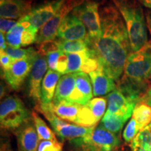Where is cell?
Segmentation results:
<instances>
[{
	"instance_id": "22",
	"label": "cell",
	"mask_w": 151,
	"mask_h": 151,
	"mask_svg": "<svg viewBox=\"0 0 151 151\" xmlns=\"http://www.w3.org/2000/svg\"><path fill=\"white\" fill-rule=\"evenodd\" d=\"M82 106L65 100L60 101L57 104H52V110L55 114L62 120L75 124L79 111Z\"/></svg>"
},
{
	"instance_id": "12",
	"label": "cell",
	"mask_w": 151,
	"mask_h": 151,
	"mask_svg": "<svg viewBox=\"0 0 151 151\" xmlns=\"http://www.w3.org/2000/svg\"><path fill=\"white\" fill-rule=\"evenodd\" d=\"M57 37L62 40H87L88 34L86 26L79 19L72 14H69L60 24Z\"/></svg>"
},
{
	"instance_id": "26",
	"label": "cell",
	"mask_w": 151,
	"mask_h": 151,
	"mask_svg": "<svg viewBox=\"0 0 151 151\" xmlns=\"http://www.w3.org/2000/svg\"><path fill=\"white\" fill-rule=\"evenodd\" d=\"M132 118L134 119L140 129H143L151 122V107L145 103L138 102L134 109Z\"/></svg>"
},
{
	"instance_id": "28",
	"label": "cell",
	"mask_w": 151,
	"mask_h": 151,
	"mask_svg": "<svg viewBox=\"0 0 151 151\" xmlns=\"http://www.w3.org/2000/svg\"><path fill=\"white\" fill-rule=\"evenodd\" d=\"M88 55V50L86 51L67 54L68 66L65 74L81 72V67Z\"/></svg>"
},
{
	"instance_id": "41",
	"label": "cell",
	"mask_w": 151,
	"mask_h": 151,
	"mask_svg": "<svg viewBox=\"0 0 151 151\" xmlns=\"http://www.w3.org/2000/svg\"><path fill=\"white\" fill-rule=\"evenodd\" d=\"M146 22H147V26H148V28L151 35V11H147Z\"/></svg>"
},
{
	"instance_id": "18",
	"label": "cell",
	"mask_w": 151,
	"mask_h": 151,
	"mask_svg": "<svg viewBox=\"0 0 151 151\" xmlns=\"http://www.w3.org/2000/svg\"><path fill=\"white\" fill-rule=\"evenodd\" d=\"M89 75L91 79L94 97L105 95L116 90V86L114 80L106 74L100 66L98 69L90 73Z\"/></svg>"
},
{
	"instance_id": "21",
	"label": "cell",
	"mask_w": 151,
	"mask_h": 151,
	"mask_svg": "<svg viewBox=\"0 0 151 151\" xmlns=\"http://www.w3.org/2000/svg\"><path fill=\"white\" fill-rule=\"evenodd\" d=\"M61 73L48 69L41 85V103H52L58 81L61 78Z\"/></svg>"
},
{
	"instance_id": "42",
	"label": "cell",
	"mask_w": 151,
	"mask_h": 151,
	"mask_svg": "<svg viewBox=\"0 0 151 151\" xmlns=\"http://www.w3.org/2000/svg\"><path fill=\"white\" fill-rule=\"evenodd\" d=\"M147 8L151 9V0H139Z\"/></svg>"
},
{
	"instance_id": "23",
	"label": "cell",
	"mask_w": 151,
	"mask_h": 151,
	"mask_svg": "<svg viewBox=\"0 0 151 151\" xmlns=\"http://www.w3.org/2000/svg\"><path fill=\"white\" fill-rule=\"evenodd\" d=\"M129 118L116 114L106 113L101 120L99 125L114 134H118L121 131L126 122Z\"/></svg>"
},
{
	"instance_id": "17",
	"label": "cell",
	"mask_w": 151,
	"mask_h": 151,
	"mask_svg": "<svg viewBox=\"0 0 151 151\" xmlns=\"http://www.w3.org/2000/svg\"><path fill=\"white\" fill-rule=\"evenodd\" d=\"M32 0H0L1 18L18 19L32 10Z\"/></svg>"
},
{
	"instance_id": "32",
	"label": "cell",
	"mask_w": 151,
	"mask_h": 151,
	"mask_svg": "<svg viewBox=\"0 0 151 151\" xmlns=\"http://www.w3.org/2000/svg\"><path fill=\"white\" fill-rule=\"evenodd\" d=\"M58 50H60L59 39H54L40 43L38 47L37 52L39 55L45 56Z\"/></svg>"
},
{
	"instance_id": "27",
	"label": "cell",
	"mask_w": 151,
	"mask_h": 151,
	"mask_svg": "<svg viewBox=\"0 0 151 151\" xmlns=\"http://www.w3.org/2000/svg\"><path fill=\"white\" fill-rule=\"evenodd\" d=\"M59 39V48L62 52L66 54L74 53L86 51L89 49L88 39L87 40L65 41Z\"/></svg>"
},
{
	"instance_id": "19",
	"label": "cell",
	"mask_w": 151,
	"mask_h": 151,
	"mask_svg": "<svg viewBox=\"0 0 151 151\" xmlns=\"http://www.w3.org/2000/svg\"><path fill=\"white\" fill-rule=\"evenodd\" d=\"M18 151H38L39 140L35 125L26 124L17 134Z\"/></svg>"
},
{
	"instance_id": "9",
	"label": "cell",
	"mask_w": 151,
	"mask_h": 151,
	"mask_svg": "<svg viewBox=\"0 0 151 151\" xmlns=\"http://www.w3.org/2000/svg\"><path fill=\"white\" fill-rule=\"evenodd\" d=\"M106 104V97H95L91 99L82 106L75 124L85 127L97 126L104 116Z\"/></svg>"
},
{
	"instance_id": "35",
	"label": "cell",
	"mask_w": 151,
	"mask_h": 151,
	"mask_svg": "<svg viewBox=\"0 0 151 151\" xmlns=\"http://www.w3.org/2000/svg\"><path fill=\"white\" fill-rule=\"evenodd\" d=\"M17 22H16V20H11V19L1 18V20H0V29H1V33L4 34V35H5V34L6 35L16 25Z\"/></svg>"
},
{
	"instance_id": "24",
	"label": "cell",
	"mask_w": 151,
	"mask_h": 151,
	"mask_svg": "<svg viewBox=\"0 0 151 151\" xmlns=\"http://www.w3.org/2000/svg\"><path fill=\"white\" fill-rule=\"evenodd\" d=\"M34 124L37 132L39 142L41 141H58L55 132L47 125L46 122L36 112L32 113Z\"/></svg>"
},
{
	"instance_id": "2",
	"label": "cell",
	"mask_w": 151,
	"mask_h": 151,
	"mask_svg": "<svg viewBox=\"0 0 151 151\" xmlns=\"http://www.w3.org/2000/svg\"><path fill=\"white\" fill-rule=\"evenodd\" d=\"M113 1L125 22L132 51H137L148 42L142 8L136 0H113Z\"/></svg>"
},
{
	"instance_id": "40",
	"label": "cell",
	"mask_w": 151,
	"mask_h": 151,
	"mask_svg": "<svg viewBox=\"0 0 151 151\" xmlns=\"http://www.w3.org/2000/svg\"><path fill=\"white\" fill-rule=\"evenodd\" d=\"M6 38L4 34H0V46H1V50L0 51H5L6 49Z\"/></svg>"
},
{
	"instance_id": "39",
	"label": "cell",
	"mask_w": 151,
	"mask_h": 151,
	"mask_svg": "<svg viewBox=\"0 0 151 151\" xmlns=\"http://www.w3.org/2000/svg\"><path fill=\"white\" fill-rule=\"evenodd\" d=\"M139 102H143L146 104L151 107V88H149L148 90L145 92V94L141 97Z\"/></svg>"
},
{
	"instance_id": "5",
	"label": "cell",
	"mask_w": 151,
	"mask_h": 151,
	"mask_svg": "<svg viewBox=\"0 0 151 151\" xmlns=\"http://www.w3.org/2000/svg\"><path fill=\"white\" fill-rule=\"evenodd\" d=\"M29 118V113L21 99L9 96L0 105V124L1 128L16 129L23 126Z\"/></svg>"
},
{
	"instance_id": "20",
	"label": "cell",
	"mask_w": 151,
	"mask_h": 151,
	"mask_svg": "<svg viewBox=\"0 0 151 151\" xmlns=\"http://www.w3.org/2000/svg\"><path fill=\"white\" fill-rule=\"evenodd\" d=\"M76 87V73L65 74L58 81L52 104H57L60 101H67Z\"/></svg>"
},
{
	"instance_id": "33",
	"label": "cell",
	"mask_w": 151,
	"mask_h": 151,
	"mask_svg": "<svg viewBox=\"0 0 151 151\" xmlns=\"http://www.w3.org/2000/svg\"><path fill=\"white\" fill-rule=\"evenodd\" d=\"M39 30L36 29L35 28L31 27L27 28L23 31L22 34L21 43L22 46H27L31 43L35 42L37 39V36Z\"/></svg>"
},
{
	"instance_id": "14",
	"label": "cell",
	"mask_w": 151,
	"mask_h": 151,
	"mask_svg": "<svg viewBox=\"0 0 151 151\" xmlns=\"http://www.w3.org/2000/svg\"><path fill=\"white\" fill-rule=\"evenodd\" d=\"M108 101V109L106 113L120 115L130 118L137 102L129 99L120 90L116 88L106 97Z\"/></svg>"
},
{
	"instance_id": "29",
	"label": "cell",
	"mask_w": 151,
	"mask_h": 151,
	"mask_svg": "<svg viewBox=\"0 0 151 151\" xmlns=\"http://www.w3.org/2000/svg\"><path fill=\"white\" fill-rule=\"evenodd\" d=\"M25 29L21 22L18 21L12 29L6 35V39L9 46L15 48H20L22 46V34Z\"/></svg>"
},
{
	"instance_id": "30",
	"label": "cell",
	"mask_w": 151,
	"mask_h": 151,
	"mask_svg": "<svg viewBox=\"0 0 151 151\" xmlns=\"http://www.w3.org/2000/svg\"><path fill=\"white\" fill-rule=\"evenodd\" d=\"M5 52L11 57L13 60L24 59V58H27L28 57L38 54L37 51L35 50L34 48H28L26 49L15 48L9 46L6 49Z\"/></svg>"
},
{
	"instance_id": "37",
	"label": "cell",
	"mask_w": 151,
	"mask_h": 151,
	"mask_svg": "<svg viewBox=\"0 0 151 151\" xmlns=\"http://www.w3.org/2000/svg\"><path fill=\"white\" fill-rule=\"evenodd\" d=\"M61 50H58V51L51 52L47 55V60H48V65L50 69L53 71H56L57 65H58V60L60 55L62 54Z\"/></svg>"
},
{
	"instance_id": "1",
	"label": "cell",
	"mask_w": 151,
	"mask_h": 151,
	"mask_svg": "<svg viewBox=\"0 0 151 151\" xmlns=\"http://www.w3.org/2000/svg\"><path fill=\"white\" fill-rule=\"evenodd\" d=\"M122 18L113 6L101 9V36L96 40L88 37L89 48L95 52L100 67L114 81L120 79L132 50L127 27Z\"/></svg>"
},
{
	"instance_id": "34",
	"label": "cell",
	"mask_w": 151,
	"mask_h": 151,
	"mask_svg": "<svg viewBox=\"0 0 151 151\" xmlns=\"http://www.w3.org/2000/svg\"><path fill=\"white\" fill-rule=\"evenodd\" d=\"M63 144L59 141H41L39 142L38 151H62Z\"/></svg>"
},
{
	"instance_id": "36",
	"label": "cell",
	"mask_w": 151,
	"mask_h": 151,
	"mask_svg": "<svg viewBox=\"0 0 151 151\" xmlns=\"http://www.w3.org/2000/svg\"><path fill=\"white\" fill-rule=\"evenodd\" d=\"M68 66V57L67 54L62 52L60 55L59 60H58V65H57L56 71L61 74L65 75Z\"/></svg>"
},
{
	"instance_id": "10",
	"label": "cell",
	"mask_w": 151,
	"mask_h": 151,
	"mask_svg": "<svg viewBox=\"0 0 151 151\" xmlns=\"http://www.w3.org/2000/svg\"><path fill=\"white\" fill-rule=\"evenodd\" d=\"M39 54L28 57L24 59L14 60L11 67L4 71V78L9 86L14 90H18L27 76L30 74L32 69Z\"/></svg>"
},
{
	"instance_id": "13",
	"label": "cell",
	"mask_w": 151,
	"mask_h": 151,
	"mask_svg": "<svg viewBox=\"0 0 151 151\" xmlns=\"http://www.w3.org/2000/svg\"><path fill=\"white\" fill-rule=\"evenodd\" d=\"M48 63L44 56L39 55L34 64L29 74V95L37 104L41 103V82L46 75Z\"/></svg>"
},
{
	"instance_id": "6",
	"label": "cell",
	"mask_w": 151,
	"mask_h": 151,
	"mask_svg": "<svg viewBox=\"0 0 151 151\" xmlns=\"http://www.w3.org/2000/svg\"><path fill=\"white\" fill-rule=\"evenodd\" d=\"M124 76L140 80L150 78L151 40L139 50L129 54L124 65Z\"/></svg>"
},
{
	"instance_id": "4",
	"label": "cell",
	"mask_w": 151,
	"mask_h": 151,
	"mask_svg": "<svg viewBox=\"0 0 151 151\" xmlns=\"http://www.w3.org/2000/svg\"><path fill=\"white\" fill-rule=\"evenodd\" d=\"M36 110L40 112L46 118L52 127L55 133L62 140H73L89 134L94 127H85L76 124L68 123L62 120L55 114L52 110V103L43 104L40 103L36 106Z\"/></svg>"
},
{
	"instance_id": "11",
	"label": "cell",
	"mask_w": 151,
	"mask_h": 151,
	"mask_svg": "<svg viewBox=\"0 0 151 151\" xmlns=\"http://www.w3.org/2000/svg\"><path fill=\"white\" fill-rule=\"evenodd\" d=\"M66 0H52L32 9L25 15L31 26L39 30L55 15Z\"/></svg>"
},
{
	"instance_id": "8",
	"label": "cell",
	"mask_w": 151,
	"mask_h": 151,
	"mask_svg": "<svg viewBox=\"0 0 151 151\" xmlns=\"http://www.w3.org/2000/svg\"><path fill=\"white\" fill-rule=\"evenodd\" d=\"M84 1V0H66L58 12L39 30L35 42L40 44L45 41L54 40L64 19Z\"/></svg>"
},
{
	"instance_id": "7",
	"label": "cell",
	"mask_w": 151,
	"mask_h": 151,
	"mask_svg": "<svg viewBox=\"0 0 151 151\" xmlns=\"http://www.w3.org/2000/svg\"><path fill=\"white\" fill-rule=\"evenodd\" d=\"M71 14L77 17L88 32L91 40H96L102 34L101 18L99 13V4L93 0H86L71 11Z\"/></svg>"
},
{
	"instance_id": "38",
	"label": "cell",
	"mask_w": 151,
	"mask_h": 151,
	"mask_svg": "<svg viewBox=\"0 0 151 151\" xmlns=\"http://www.w3.org/2000/svg\"><path fill=\"white\" fill-rule=\"evenodd\" d=\"M14 60L11 58L5 51H0V63H1V67L3 71L7 70L11 67V64Z\"/></svg>"
},
{
	"instance_id": "25",
	"label": "cell",
	"mask_w": 151,
	"mask_h": 151,
	"mask_svg": "<svg viewBox=\"0 0 151 151\" xmlns=\"http://www.w3.org/2000/svg\"><path fill=\"white\" fill-rule=\"evenodd\" d=\"M132 151H151V128L147 126L130 143Z\"/></svg>"
},
{
	"instance_id": "16",
	"label": "cell",
	"mask_w": 151,
	"mask_h": 151,
	"mask_svg": "<svg viewBox=\"0 0 151 151\" xmlns=\"http://www.w3.org/2000/svg\"><path fill=\"white\" fill-rule=\"evenodd\" d=\"M91 79L87 73H76V87L67 101L81 105L86 104L93 97Z\"/></svg>"
},
{
	"instance_id": "15",
	"label": "cell",
	"mask_w": 151,
	"mask_h": 151,
	"mask_svg": "<svg viewBox=\"0 0 151 151\" xmlns=\"http://www.w3.org/2000/svg\"><path fill=\"white\" fill-rule=\"evenodd\" d=\"M148 80H140L123 76L118 81L116 88L129 99L138 103L148 90Z\"/></svg>"
},
{
	"instance_id": "3",
	"label": "cell",
	"mask_w": 151,
	"mask_h": 151,
	"mask_svg": "<svg viewBox=\"0 0 151 151\" xmlns=\"http://www.w3.org/2000/svg\"><path fill=\"white\" fill-rule=\"evenodd\" d=\"M121 144L117 134L99 125L89 134L69 141L73 151H116Z\"/></svg>"
},
{
	"instance_id": "31",
	"label": "cell",
	"mask_w": 151,
	"mask_h": 151,
	"mask_svg": "<svg viewBox=\"0 0 151 151\" xmlns=\"http://www.w3.org/2000/svg\"><path fill=\"white\" fill-rule=\"evenodd\" d=\"M140 131L141 129L137 124V122L135 121L134 119L132 118L126 125L123 134H122V137H123L124 141L126 143H131Z\"/></svg>"
}]
</instances>
